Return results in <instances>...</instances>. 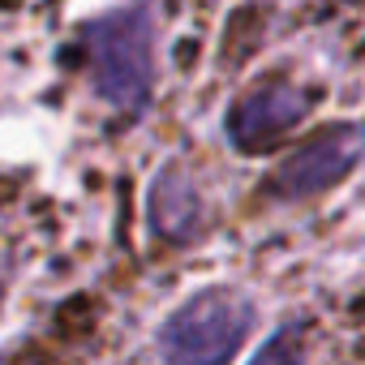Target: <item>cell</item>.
Here are the masks:
<instances>
[{
  "label": "cell",
  "instance_id": "6da1fadb",
  "mask_svg": "<svg viewBox=\"0 0 365 365\" xmlns=\"http://www.w3.org/2000/svg\"><path fill=\"white\" fill-rule=\"evenodd\" d=\"M82 48L99 99L120 116L142 112L155 82V22L142 0L91 18L82 26Z\"/></svg>",
  "mask_w": 365,
  "mask_h": 365
},
{
  "label": "cell",
  "instance_id": "7a4b0ae2",
  "mask_svg": "<svg viewBox=\"0 0 365 365\" xmlns=\"http://www.w3.org/2000/svg\"><path fill=\"white\" fill-rule=\"evenodd\" d=\"M254 327V305L237 288H202L180 301L159 327V356L168 361H228Z\"/></svg>",
  "mask_w": 365,
  "mask_h": 365
},
{
  "label": "cell",
  "instance_id": "3957f363",
  "mask_svg": "<svg viewBox=\"0 0 365 365\" xmlns=\"http://www.w3.org/2000/svg\"><path fill=\"white\" fill-rule=\"evenodd\" d=\"M365 159V129L352 120H339L309 142H301L267 180V194L275 198H314L335 190L339 180Z\"/></svg>",
  "mask_w": 365,
  "mask_h": 365
},
{
  "label": "cell",
  "instance_id": "277c9868",
  "mask_svg": "<svg viewBox=\"0 0 365 365\" xmlns=\"http://www.w3.org/2000/svg\"><path fill=\"white\" fill-rule=\"evenodd\" d=\"M309 108H314V99L301 86H292L284 78H267V82L245 86L232 99V108L224 116V133L237 150H250V155L271 150L309 116Z\"/></svg>",
  "mask_w": 365,
  "mask_h": 365
},
{
  "label": "cell",
  "instance_id": "5b68a950",
  "mask_svg": "<svg viewBox=\"0 0 365 365\" xmlns=\"http://www.w3.org/2000/svg\"><path fill=\"white\" fill-rule=\"evenodd\" d=\"M150 224L168 241H190L202 228V198L180 168H163L150 185Z\"/></svg>",
  "mask_w": 365,
  "mask_h": 365
}]
</instances>
